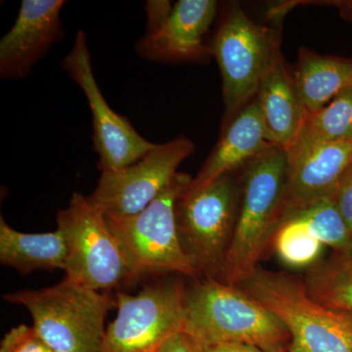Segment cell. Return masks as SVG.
Segmentation results:
<instances>
[{"label":"cell","instance_id":"cell-11","mask_svg":"<svg viewBox=\"0 0 352 352\" xmlns=\"http://www.w3.org/2000/svg\"><path fill=\"white\" fill-rule=\"evenodd\" d=\"M62 66L82 90L92 113L94 144L101 171L118 170L136 163L155 144L135 131L131 122L113 112L95 80L85 32L76 34Z\"/></svg>","mask_w":352,"mask_h":352},{"label":"cell","instance_id":"cell-3","mask_svg":"<svg viewBox=\"0 0 352 352\" xmlns=\"http://www.w3.org/2000/svg\"><path fill=\"white\" fill-rule=\"evenodd\" d=\"M32 315L39 337L54 352H101L105 319L116 298L65 277L50 288L3 295Z\"/></svg>","mask_w":352,"mask_h":352},{"label":"cell","instance_id":"cell-12","mask_svg":"<svg viewBox=\"0 0 352 352\" xmlns=\"http://www.w3.org/2000/svg\"><path fill=\"white\" fill-rule=\"evenodd\" d=\"M62 0H23L10 31L0 41V76L6 80L30 75L53 44L64 36Z\"/></svg>","mask_w":352,"mask_h":352},{"label":"cell","instance_id":"cell-5","mask_svg":"<svg viewBox=\"0 0 352 352\" xmlns=\"http://www.w3.org/2000/svg\"><path fill=\"white\" fill-rule=\"evenodd\" d=\"M241 183L235 173L187 187L176 204L183 252L199 274L221 281L239 217Z\"/></svg>","mask_w":352,"mask_h":352},{"label":"cell","instance_id":"cell-14","mask_svg":"<svg viewBox=\"0 0 352 352\" xmlns=\"http://www.w3.org/2000/svg\"><path fill=\"white\" fill-rule=\"evenodd\" d=\"M287 157L289 184L285 217L325 199H333L342 175L352 164V142L324 143L287 154Z\"/></svg>","mask_w":352,"mask_h":352},{"label":"cell","instance_id":"cell-22","mask_svg":"<svg viewBox=\"0 0 352 352\" xmlns=\"http://www.w3.org/2000/svg\"><path fill=\"white\" fill-rule=\"evenodd\" d=\"M273 247L280 261L289 267L310 268L321 258L324 245L310 233L302 219L288 217L277 231Z\"/></svg>","mask_w":352,"mask_h":352},{"label":"cell","instance_id":"cell-20","mask_svg":"<svg viewBox=\"0 0 352 352\" xmlns=\"http://www.w3.org/2000/svg\"><path fill=\"white\" fill-rule=\"evenodd\" d=\"M303 281L315 302L352 315V258L333 254L319 261L308 270Z\"/></svg>","mask_w":352,"mask_h":352},{"label":"cell","instance_id":"cell-7","mask_svg":"<svg viewBox=\"0 0 352 352\" xmlns=\"http://www.w3.org/2000/svg\"><path fill=\"white\" fill-rule=\"evenodd\" d=\"M222 78V129L256 98L280 51V34L254 23L238 6L228 9L212 45Z\"/></svg>","mask_w":352,"mask_h":352},{"label":"cell","instance_id":"cell-13","mask_svg":"<svg viewBox=\"0 0 352 352\" xmlns=\"http://www.w3.org/2000/svg\"><path fill=\"white\" fill-rule=\"evenodd\" d=\"M217 11L214 0H180L162 27L139 41L136 51L146 59L156 61L204 59L212 54L204 36Z\"/></svg>","mask_w":352,"mask_h":352},{"label":"cell","instance_id":"cell-4","mask_svg":"<svg viewBox=\"0 0 352 352\" xmlns=\"http://www.w3.org/2000/svg\"><path fill=\"white\" fill-rule=\"evenodd\" d=\"M238 288L284 322L291 352H352V315L323 307L305 281L258 267Z\"/></svg>","mask_w":352,"mask_h":352},{"label":"cell","instance_id":"cell-27","mask_svg":"<svg viewBox=\"0 0 352 352\" xmlns=\"http://www.w3.org/2000/svg\"><path fill=\"white\" fill-rule=\"evenodd\" d=\"M205 352H264L256 347L245 344H222V346L204 347Z\"/></svg>","mask_w":352,"mask_h":352},{"label":"cell","instance_id":"cell-9","mask_svg":"<svg viewBox=\"0 0 352 352\" xmlns=\"http://www.w3.org/2000/svg\"><path fill=\"white\" fill-rule=\"evenodd\" d=\"M182 282L146 286L136 295L118 294L115 320L106 328L101 352H157L182 332L186 319Z\"/></svg>","mask_w":352,"mask_h":352},{"label":"cell","instance_id":"cell-10","mask_svg":"<svg viewBox=\"0 0 352 352\" xmlns=\"http://www.w3.org/2000/svg\"><path fill=\"white\" fill-rule=\"evenodd\" d=\"M195 151V145L179 136L154 148L136 163L118 170L102 171L89 201L107 219L131 217L163 193L177 175L178 166Z\"/></svg>","mask_w":352,"mask_h":352},{"label":"cell","instance_id":"cell-19","mask_svg":"<svg viewBox=\"0 0 352 352\" xmlns=\"http://www.w3.org/2000/svg\"><path fill=\"white\" fill-rule=\"evenodd\" d=\"M352 142V87L320 110L307 113L302 126L287 154L303 151L324 143Z\"/></svg>","mask_w":352,"mask_h":352},{"label":"cell","instance_id":"cell-26","mask_svg":"<svg viewBox=\"0 0 352 352\" xmlns=\"http://www.w3.org/2000/svg\"><path fill=\"white\" fill-rule=\"evenodd\" d=\"M157 352H205V349L182 331L166 340Z\"/></svg>","mask_w":352,"mask_h":352},{"label":"cell","instance_id":"cell-18","mask_svg":"<svg viewBox=\"0 0 352 352\" xmlns=\"http://www.w3.org/2000/svg\"><path fill=\"white\" fill-rule=\"evenodd\" d=\"M67 250L63 235L29 234L15 230L0 217V263L23 274L34 270H65Z\"/></svg>","mask_w":352,"mask_h":352},{"label":"cell","instance_id":"cell-25","mask_svg":"<svg viewBox=\"0 0 352 352\" xmlns=\"http://www.w3.org/2000/svg\"><path fill=\"white\" fill-rule=\"evenodd\" d=\"M173 6L170 1H147L145 6L147 15V32H156L170 15Z\"/></svg>","mask_w":352,"mask_h":352},{"label":"cell","instance_id":"cell-15","mask_svg":"<svg viewBox=\"0 0 352 352\" xmlns=\"http://www.w3.org/2000/svg\"><path fill=\"white\" fill-rule=\"evenodd\" d=\"M272 145L254 98L222 129L221 138L189 187L203 186L235 173Z\"/></svg>","mask_w":352,"mask_h":352},{"label":"cell","instance_id":"cell-1","mask_svg":"<svg viewBox=\"0 0 352 352\" xmlns=\"http://www.w3.org/2000/svg\"><path fill=\"white\" fill-rule=\"evenodd\" d=\"M240 183L239 217L221 278L234 287L256 272L283 223L289 184L286 150L270 146L245 164Z\"/></svg>","mask_w":352,"mask_h":352},{"label":"cell","instance_id":"cell-24","mask_svg":"<svg viewBox=\"0 0 352 352\" xmlns=\"http://www.w3.org/2000/svg\"><path fill=\"white\" fill-rule=\"evenodd\" d=\"M333 201L352 234V164L342 175Z\"/></svg>","mask_w":352,"mask_h":352},{"label":"cell","instance_id":"cell-16","mask_svg":"<svg viewBox=\"0 0 352 352\" xmlns=\"http://www.w3.org/2000/svg\"><path fill=\"white\" fill-rule=\"evenodd\" d=\"M256 99L268 140L271 144L288 149L307 113L296 91L293 74L289 73L282 54L264 76Z\"/></svg>","mask_w":352,"mask_h":352},{"label":"cell","instance_id":"cell-8","mask_svg":"<svg viewBox=\"0 0 352 352\" xmlns=\"http://www.w3.org/2000/svg\"><path fill=\"white\" fill-rule=\"evenodd\" d=\"M192 179L189 175L178 173L163 193L142 212L126 219H106L124 245L135 277L146 272L198 276L183 252L176 223V204Z\"/></svg>","mask_w":352,"mask_h":352},{"label":"cell","instance_id":"cell-6","mask_svg":"<svg viewBox=\"0 0 352 352\" xmlns=\"http://www.w3.org/2000/svg\"><path fill=\"white\" fill-rule=\"evenodd\" d=\"M57 229L63 235L66 277L103 292L135 279L131 261L107 219L89 199L75 192L69 207L58 212Z\"/></svg>","mask_w":352,"mask_h":352},{"label":"cell","instance_id":"cell-2","mask_svg":"<svg viewBox=\"0 0 352 352\" xmlns=\"http://www.w3.org/2000/svg\"><path fill=\"white\" fill-rule=\"evenodd\" d=\"M183 332L203 347L234 344L291 352V333L281 319L238 287L212 278L186 292Z\"/></svg>","mask_w":352,"mask_h":352},{"label":"cell","instance_id":"cell-28","mask_svg":"<svg viewBox=\"0 0 352 352\" xmlns=\"http://www.w3.org/2000/svg\"><path fill=\"white\" fill-rule=\"evenodd\" d=\"M332 6L339 7L342 12L352 16V0H349V1H333Z\"/></svg>","mask_w":352,"mask_h":352},{"label":"cell","instance_id":"cell-21","mask_svg":"<svg viewBox=\"0 0 352 352\" xmlns=\"http://www.w3.org/2000/svg\"><path fill=\"white\" fill-rule=\"evenodd\" d=\"M288 217L302 219L310 233L322 244L332 248L337 256L352 258V234L333 199H325Z\"/></svg>","mask_w":352,"mask_h":352},{"label":"cell","instance_id":"cell-23","mask_svg":"<svg viewBox=\"0 0 352 352\" xmlns=\"http://www.w3.org/2000/svg\"><path fill=\"white\" fill-rule=\"evenodd\" d=\"M0 352H54L38 335L34 327L22 325L11 329L4 336Z\"/></svg>","mask_w":352,"mask_h":352},{"label":"cell","instance_id":"cell-17","mask_svg":"<svg viewBox=\"0 0 352 352\" xmlns=\"http://www.w3.org/2000/svg\"><path fill=\"white\" fill-rule=\"evenodd\" d=\"M293 76L305 113H314L352 87V59L321 55L302 47Z\"/></svg>","mask_w":352,"mask_h":352}]
</instances>
